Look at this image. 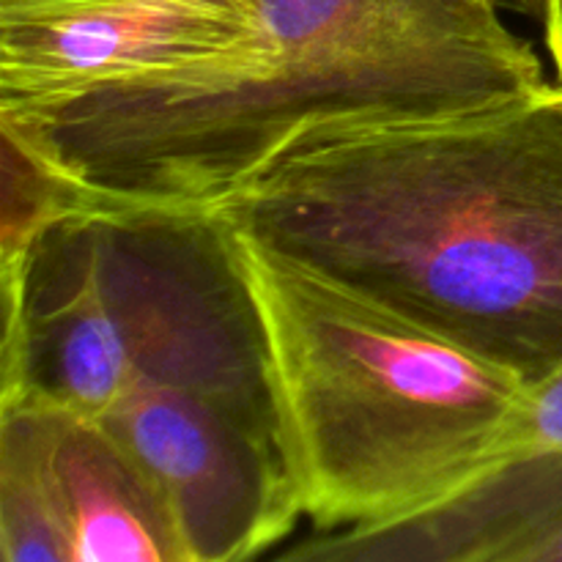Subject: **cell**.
Listing matches in <instances>:
<instances>
[{"label": "cell", "instance_id": "6da1fadb", "mask_svg": "<svg viewBox=\"0 0 562 562\" xmlns=\"http://www.w3.org/2000/svg\"><path fill=\"white\" fill-rule=\"evenodd\" d=\"M538 384L562 368V82L316 126L212 206Z\"/></svg>", "mask_w": 562, "mask_h": 562}, {"label": "cell", "instance_id": "7a4b0ae2", "mask_svg": "<svg viewBox=\"0 0 562 562\" xmlns=\"http://www.w3.org/2000/svg\"><path fill=\"white\" fill-rule=\"evenodd\" d=\"M261 55L0 113L88 201L212 209L316 126L453 113L541 88L497 0H250Z\"/></svg>", "mask_w": 562, "mask_h": 562}, {"label": "cell", "instance_id": "3957f363", "mask_svg": "<svg viewBox=\"0 0 562 562\" xmlns=\"http://www.w3.org/2000/svg\"><path fill=\"white\" fill-rule=\"evenodd\" d=\"M228 228L267 335L280 437L313 532L417 514L497 453L530 395L519 373Z\"/></svg>", "mask_w": 562, "mask_h": 562}, {"label": "cell", "instance_id": "277c9868", "mask_svg": "<svg viewBox=\"0 0 562 562\" xmlns=\"http://www.w3.org/2000/svg\"><path fill=\"white\" fill-rule=\"evenodd\" d=\"M0 274V398L99 417L132 384H176L274 406L261 316L214 209L88 201Z\"/></svg>", "mask_w": 562, "mask_h": 562}, {"label": "cell", "instance_id": "5b68a950", "mask_svg": "<svg viewBox=\"0 0 562 562\" xmlns=\"http://www.w3.org/2000/svg\"><path fill=\"white\" fill-rule=\"evenodd\" d=\"M97 420L157 494L184 562L261 558L305 519L272 406L132 384Z\"/></svg>", "mask_w": 562, "mask_h": 562}, {"label": "cell", "instance_id": "8992f818", "mask_svg": "<svg viewBox=\"0 0 562 562\" xmlns=\"http://www.w3.org/2000/svg\"><path fill=\"white\" fill-rule=\"evenodd\" d=\"M562 525V368L532 384L497 453L456 492L379 527L313 532L311 562H521Z\"/></svg>", "mask_w": 562, "mask_h": 562}, {"label": "cell", "instance_id": "52a82bcc", "mask_svg": "<svg viewBox=\"0 0 562 562\" xmlns=\"http://www.w3.org/2000/svg\"><path fill=\"white\" fill-rule=\"evenodd\" d=\"M256 36L250 0H104L0 22V113H38L234 53Z\"/></svg>", "mask_w": 562, "mask_h": 562}, {"label": "cell", "instance_id": "ba28073f", "mask_svg": "<svg viewBox=\"0 0 562 562\" xmlns=\"http://www.w3.org/2000/svg\"><path fill=\"white\" fill-rule=\"evenodd\" d=\"M49 431L71 562H184L157 494L97 417L49 404Z\"/></svg>", "mask_w": 562, "mask_h": 562}, {"label": "cell", "instance_id": "9c48e42d", "mask_svg": "<svg viewBox=\"0 0 562 562\" xmlns=\"http://www.w3.org/2000/svg\"><path fill=\"white\" fill-rule=\"evenodd\" d=\"M0 560L71 562L49 404L36 395L0 398Z\"/></svg>", "mask_w": 562, "mask_h": 562}, {"label": "cell", "instance_id": "30bf717a", "mask_svg": "<svg viewBox=\"0 0 562 562\" xmlns=\"http://www.w3.org/2000/svg\"><path fill=\"white\" fill-rule=\"evenodd\" d=\"M93 3H104V0H0V22L38 20V16H53Z\"/></svg>", "mask_w": 562, "mask_h": 562}, {"label": "cell", "instance_id": "8fae6325", "mask_svg": "<svg viewBox=\"0 0 562 562\" xmlns=\"http://www.w3.org/2000/svg\"><path fill=\"white\" fill-rule=\"evenodd\" d=\"M543 38L554 66V80L562 82V0H547L543 5Z\"/></svg>", "mask_w": 562, "mask_h": 562}, {"label": "cell", "instance_id": "7c38bea8", "mask_svg": "<svg viewBox=\"0 0 562 562\" xmlns=\"http://www.w3.org/2000/svg\"><path fill=\"white\" fill-rule=\"evenodd\" d=\"M521 562H562V525L554 527L538 543H532Z\"/></svg>", "mask_w": 562, "mask_h": 562}, {"label": "cell", "instance_id": "4fadbf2b", "mask_svg": "<svg viewBox=\"0 0 562 562\" xmlns=\"http://www.w3.org/2000/svg\"><path fill=\"white\" fill-rule=\"evenodd\" d=\"M505 11H516V14H527L532 20H543V5L547 0H497Z\"/></svg>", "mask_w": 562, "mask_h": 562}]
</instances>
